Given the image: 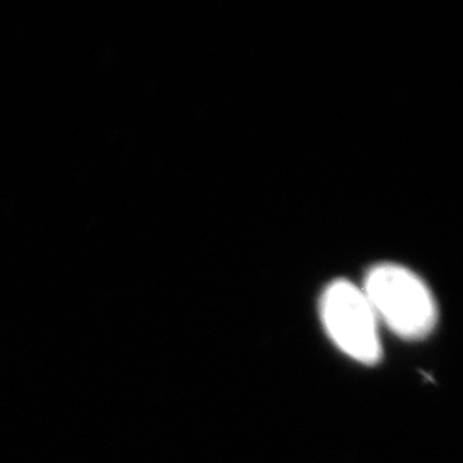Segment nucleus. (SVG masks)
Wrapping results in <instances>:
<instances>
[{"label": "nucleus", "mask_w": 463, "mask_h": 463, "mask_svg": "<svg viewBox=\"0 0 463 463\" xmlns=\"http://www.w3.org/2000/svg\"><path fill=\"white\" fill-rule=\"evenodd\" d=\"M319 315L333 344L348 357L367 365L380 361V321L363 287L333 281L321 296Z\"/></svg>", "instance_id": "nucleus-2"}, {"label": "nucleus", "mask_w": 463, "mask_h": 463, "mask_svg": "<svg viewBox=\"0 0 463 463\" xmlns=\"http://www.w3.org/2000/svg\"><path fill=\"white\" fill-rule=\"evenodd\" d=\"M380 325L405 340L426 338L438 321L430 287L405 266L383 263L369 269L363 285Z\"/></svg>", "instance_id": "nucleus-1"}]
</instances>
